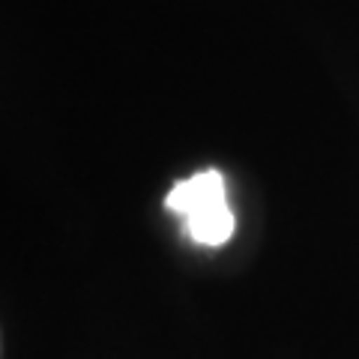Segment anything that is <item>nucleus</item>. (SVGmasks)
I'll use <instances>...</instances> for the list:
<instances>
[{"label":"nucleus","instance_id":"nucleus-1","mask_svg":"<svg viewBox=\"0 0 359 359\" xmlns=\"http://www.w3.org/2000/svg\"><path fill=\"white\" fill-rule=\"evenodd\" d=\"M165 210L186 224V233L198 245L219 249L233 237V212L228 207V186L216 168L177 180L165 198Z\"/></svg>","mask_w":359,"mask_h":359}]
</instances>
